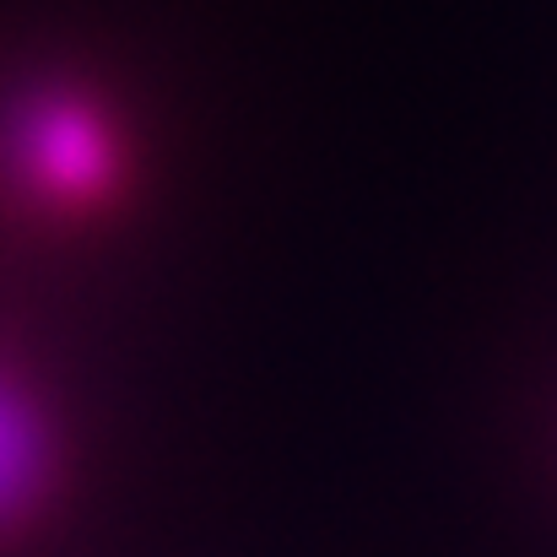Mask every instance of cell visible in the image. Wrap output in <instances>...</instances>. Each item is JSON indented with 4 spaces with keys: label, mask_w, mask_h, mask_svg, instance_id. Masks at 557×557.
<instances>
[{
    "label": "cell",
    "mask_w": 557,
    "mask_h": 557,
    "mask_svg": "<svg viewBox=\"0 0 557 557\" xmlns=\"http://www.w3.org/2000/svg\"><path fill=\"white\" fill-rule=\"evenodd\" d=\"M16 163H22L27 185H38L60 206H76V200H92L109 185L114 147H109L103 120L87 114L82 103H44L22 120Z\"/></svg>",
    "instance_id": "1"
},
{
    "label": "cell",
    "mask_w": 557,
    "mask_h": 557,
    "mask_svg": "<svg viewBox=\"0 0 557 557\" xmlns=\"http://www.w3.org/2000/svg\"><path fill=\"white\" fill-rule=\"evenodd\" d=\"M54 487V428L49 411L11 369H0V536L44 509Z\"/></svg>",
    "instance_id": "2"
}]
</instances>
